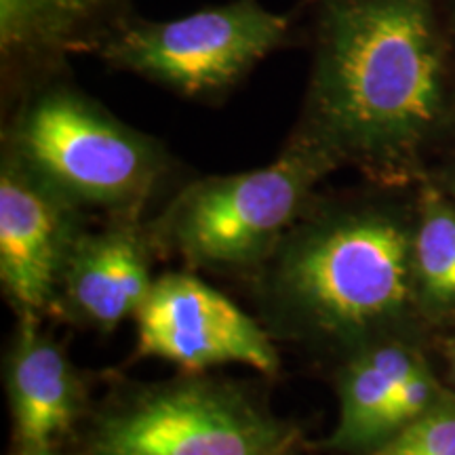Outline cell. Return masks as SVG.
I'll return each mask as SVG.
<instances>
[{"instance_id": "1", "label": "cell", "mask_w": 455, "mask_h": 455, "mask_svg": "<svg viewBox=\"0 0 455 455\" xmlns=\"http://www.w3.org/2000/svg\"><path fill=\"white\" fill-rule=\"evenodd\" d=\"M312 60L293 138L379 186L428 178L455 144L445 0H304Z\"/></svg>"}, {"instance_id": "2", "label": "cell", "mask_w": 455, "mask_h": 455, "mask_svg": "<svg viewBox=\"0 0 455 455\" xmlns=\"http://www.w3.org/2000/svg\"><path fill=\"white\" fill-rule=\"evenodd\" d=\"M413 228L379 203H331L301 215L266 259L278 325L299 339L355 352L418 308Z\"/></svg>"}, {"instance_id": "3", "label": "cell", "mask_w": 455, "mask_h": 455, "mask_svg": "<svg viewBox=\"0 0 455 455\" xmlns=\"http://www.w3.org/2000/svg\"><path fill=\"white\" fill-rule=\"evenodd\" d=\"M4 155L78 207L121 215L144 207L173 169L161 141L114 116L66 70L13 100Z\"/></svg>"}, {"instance_id": "4", "label": "cell", "mask_w": 455, "mask_h": 455, "mask_svg": "<svg viewBox=\"0 0 455 455\" xmlns=\"http://www.w3.org/2000/svg\"><path fill=\"white\" fill-rule=\"evenodd\" d=\"M333 169L291 135L266 167L188 184L161 218L163 241L198 268H251L308 212L316 184Z\"/></svg>"}, {"instance_id": "5", "label": "cell", "mask_w": 455, "mask_h": 455, "mask_svg": "<svg viewBox=\"0 0 455 455\" xmlns=\"http://www.w3.org/2000/svg\"><path fill=\"white\" fill-rule=\"evenodd\" d=\"M298 34H304L298 15L275 13L259 0H228L169 21L133 13L95 55L112 70L138 74L181 98L213 101Z\"/></svg>"}, {"instance_id": "6", "label": "cell", "mask_w": 455, "mask_h": 455, "mask_svg": "<svg viewBox=\"0 0 455 455\" xmlns=\"http://www.w3.org/2000/svg\"><path fill=\"white\" fill-rule=\"evenodd\" d=\"M289 430L243 390L186 378L131 392L101 415L91 455H284Z\"/></svg>"}, {"instance_id": "7", "label": "cell", "mask_w": 455, "mask_h": 455, "mask_svg": "<svg viewBox=\"0 0 455 455\" xmlns=\"http://www.w3.org/2000/svg\"><path fill=\"white\" fill-rule=\"evenodd\" d=\"M135 321L140 355L173 363L186 371L230 363L261 373H275L278 367V355L264 329L196 276L158 278Z\"/></svg>"}, {"instance_id": "8", "label": "cell", "mask_w": 455, "mask_h": 455, "mask_svg": "<svg viewBox=\"0 0 455 455\" xmlns=\"http://www.w3.org/2000/svg\"><path fill=\"white\" fill-rule=\"evenodd\" d=\"M78 204L3 152L0 281L21 316L53 304L76 232Z\"/></svg>"}, {"instance_id": "9", "label": "cell", "mask_w": 455, "mask_h": 455, "mask_svg": "<svg viewBox=\"0 0 455 455\" xmlns=\"http://www.w3.org/2000/svg\"><path fill=\"white\" fill-rule=\"evenodd\" d=\"M131 0H0V68L11 100L68 70L72 55H95L133 15Z\"/></svg>"}, {"instance_id": "10", "label": "cell", "mask_w": 455, "mask_h": 455, "mask_svg": "<svg viewBox=\"0 0 455 455\" xmlns=\"http://www.w3.org/2000/svg\"><path fill=\"white\" fill-rule=\"evenodd\" d=\"M150 259L146 243L131 228L78 236L61 275L66 308L91 327L112 331L138 315L150 293Z\"/></svg>"}, {"instance_id": "11", "label": "cell", "mask_w": 455, "mask_h": 455, "mask_svg": "<svg viewBox=\"0 0 455 455\" xmlns=\"http://www.w3.org/2000/svg\"><path fill=\"white\" fill-rule=\"evenodd\" d=\"M7 390L21 447H49L70 428L81 388L60 346L38 329V316H21L11 350Z\"/></svg>"}, {"instance_id": "12", "label": "cell", "mask_w": 455, "mask_h": 455, "mask_svg": "<svg viewBox=\"0 0 455 455\" xmlns=\"http://www.w3.org/2000/svg\"><path fill=\"white\" fill-rule=\"evenodd\" d=\"M422 361L401 339H378L352 352L338 379L339 418L329 445L350 453L367 451L390 395Z\"/></svg>"}, {"instance_id": "13", "label": "cell", "mask_w": 455, "mask_h": 455, "mask_svg": "<svg viewBox=\"0 0 455 455\" xmlns=\"http://www.w3.org/2000/svg\"><path fill=\"white\" fill-rule=\"evenodd\" d=\"M411 261L418 308L445 315L455 308V201L430 178L418 184Z\"/></svg>"}, {"instance_id": "14", "label": "cell", "mask_w": 455, "mask_h": 455, "mask_svg": "<svg viewBox=\"0 0 455 455\" xmlns=\"http://www.w3.org/2000/svg\"><path fill=\"white\" fill-rule=\"evenodd\" d=\"M445 396L447 390L443 388L424 358L390 395L388 403H386L382 413H379L378 422H375L369 449L388 441L396 432L407 428L415 419L432 411Z\"/></svg>"}, {"instance_id": "15", "label": "cell", "mask_w": 455, "mask_h": 455, "mask_svg": "<svg viewBox=\"0 0 455 455\" xmlns=\"http://www.w3.org/2000/svg\"><path fill=\"white\" fill-rule=\"evenodd\" d=\"M355 455H455V396H447L432 411L407 428Z\"/></svg>"}, {"instance_id": "16", "label": "cell", "mask_w": 455, "mask_h": 455, "mask_svg": "<svg viewBox=\"0 0 455 455\" xmlns=\"http://www.w3.org/2000/svg\"><path fill=\"white\" fill-rule=\"evenodd\" d=\"M428 178L455 201V144L445 152V161H443L439 171L430 173Z\"/></svg>"}, {"instance_id": "17", "label": "cell", "mask_w": 455, "mask_h": 455, "mask_svg": "<svg viewBox=\"0 0 455 455\" xmlns=\"http://www.w3.org/2000/svg\"><path fill=\"white\" fill-rule=\"evenodd\" d=\"M20 455H57L53 445L49 447H21Z\"/></svg>"}, {"instance_id": "18", "label": "cell", "mask_w": 455, "mask_h": 455, "mask_svg": "<svg viewBox=\"0 0 455 455\" xmlns=\"http://www.w3.org/2000/svg\"><path fill=\"white\" fill-rule=\"evenodd\" d=\"M445 4H447L449 24H451V32H453V41H455V0H445Z\"/></svg>"}, {"instance_id": "19", "label": "cell", "mask_w": 455, "mask_h": 455, "mask_svg": "<svg viewBox=\"0 0 455 455\" xmlns=\"http://www.w3.org/2000/svg\"><path fill=\"white\" fill-rule=\"evenodd\" d=\"M449 363H451V373L455 382V338H451V341H449Z\"/></svg>"}]
</instances>
